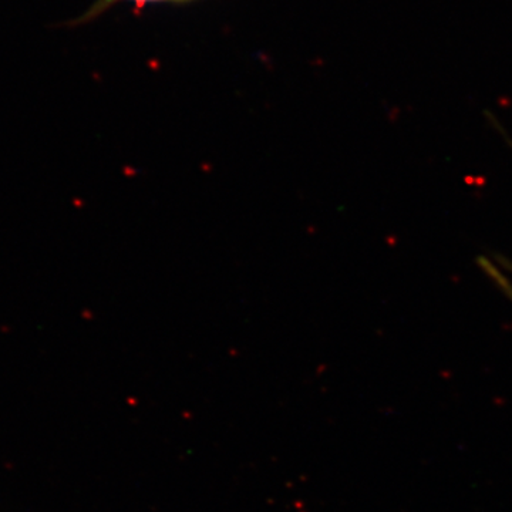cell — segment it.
Returning <instances> with one entry per match:
<instances>
[{
    "instance_id": "obj_1",
    "label": "cell",
    "mask_w": 512,
    "mask_h": 512,
    "mask_svg": "<svg viewBox=\"0 0 512 512\" xmlns=\"http://www.w3.org/2000/svg\"><path fill=\"white\" fill-rule=\"evenodd\" d=\"M476 265L478 269L483 272L485 278L494 285V288L497 289L507 301L512 303V281L510 275L505 274L503 269L495 264L490 255H478Z\"/></svg>"
},
{
    "instance_id": "obj_2",
    "label": "cell",
    "mask_w": 512,
    "mask_h": 512,
    "mask_svg": "<svg viewBox=\"0 0 512 512\" xmlns=\"http://www.w3.org/2000/svg\"><path fill=\"white\" fill-rule=\"evenodd\" d=\"M114 2H119V0H100V2L94 6L92 12L87 13L86 18L84 19H90L92 16L96 15V13L103 12L107 6L113 5ZM130 2L137 3V5H144V3L164 2V0H130Z\"/></svg>"
},
{
    "instance_id": "obj_3",
    "label": "cell",
    "mask_w": 512,
    "mask_h": 512,
    "mask_svg": "<svg viewBox=\"0 0 512 512\" xmlns=\"http://www.w3.org/2000/svg\"><path fill=\"white\" fill-rule=\"evenodd\" d=\"M491 258L507 275H512V258L503 252H491Z\"/></svg>"
},
{
    "instance_id": "obj_4",
    "label": "cell",
    "mask_w": 512,
    "mask_h": 512,
    "mask_svg": "<svg viewBox=\"0 0 512 512\" xmlns=\"http://www.w3.org/2000/svg\"><path fill=\"white\" fill-rule=\"evenodd\" d=\"M487 117L488 120L491 121V124H493L495 130H497V133L504 138L505 143H507L508 146L512 147V138L510 137V134H508L507 131L504 130L503 124L498 123V121L494 119V116L491 113H488Z\"/></svg>"
}]
</instances>
